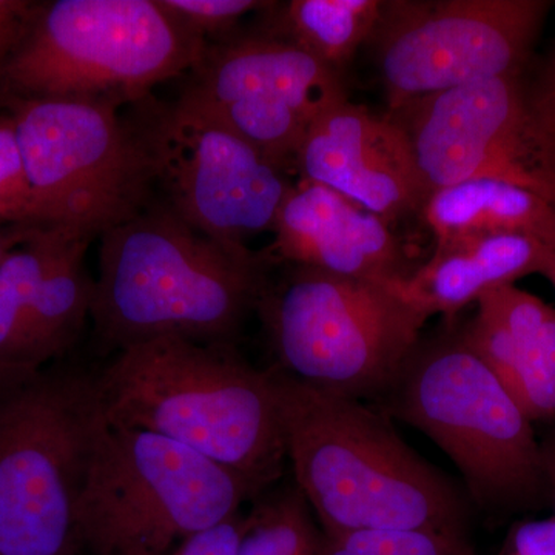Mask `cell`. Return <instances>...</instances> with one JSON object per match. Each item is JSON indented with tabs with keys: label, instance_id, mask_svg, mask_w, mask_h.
<instances>
[{
	"label": "cell",
	"instance_id": "cell-7",
	"mask_svg": "<svg viewBox=\"0 0 555 555\" xmlns=\"http://www.w3.org/2000/svg\"><path fill=\"white\" fill-rule=\"evenodd\" d=\"M258 492L240 474L177 441L108 425L76 507L80 550L169 553L235 517Z\"/></svg>",
	"mask_w": 555,
	"mask_h": 555
},
{
	"label": "cell",
	"instance_id": "cell-16",
	"mask_svg": "<svg viewBox=\"0 0 555 555\" xmlns=\"http://www.w3.org/2000/svg\"><path fill=\"white\" fill-rule=\"evenodd\" d=\"M460 335L532 423L555 418L554 308L517 286L499 288L477 302Z\"/></svg>",
	"mask_w": 555,
	"mask_h": 555
},
{
	"label": "cell",
	"instance_id": "cell-10",
	"mask_svg": "<svg viewBox=\"0 0 555 555\" xmlns=\"http://www.w3.org/2000/svg\"><path fill=\"white\" fill-rule=\"evenodd\" d=\"M551 7L543 0H385L367 46L387 113L478 80L524 75Z\"/></svg>",
	"mask_w": 555,
	"mask_h": 555
},
{
	"label": "cell",
	"instance_id": "cell-11",
	"mask_svg": "<svg viewBox=\"0 0 555 555\" xmlns=\"http://www.w3.org/2000/svg\"><path fill=\"white\" fill-rule=\"evenodd\" d=\"M131 124L166 206L208 238L246 246L273 229L292 184L281 167L208 109L145 98Z\"/></svg>",
	"mask_w": 555,
	"mask_h": 555
},
{
	"label": "cell",
	"instance_id": "cell-2",
	"mask_svg": "<svg viewBox=\"0 0 555 555\" xmlns=\"http://www.w3.org/2000/svg\"><path fill=\"white\" fill-rule=\"evenodd\" d=\"M286 455L324 534L430 529L465 535L467 506L385 416L270 367Z\"/></svg>",
	"mask_w": 555,
	"mask_h": 555
},
{
	"label": "cell",
	"instance_id": "cell-30",
	"mask_svg": "<svg viewBox=\"0 0 555 555\" xmlns=\"http://www.w3.org/2000/svg\"><path fill=\"white\" fill-rule=\"evenodd\" d=\"M28 228H0V266L14 247L24 240Z\"/></svg>",
	"mask_w": 555,
	"mask_h": 555
},
{
	"label": "cell",
	"instance_id": "cell-4",
	"mask_svg": "<svg viewBox=\"0 0 555 555\" xmlns=\"http://www.w3.org/2000/svg\"><path fill=\"white\" fill-rule=\"evenodd\" d=\"M107 427L98 372H0V555H82L76 507Z\"/></svg>",
	"mask_w": 555,
	"mask_h": 555
},
{
	"label": "cell",
	"instance_id": "cell-21",
	"mask_svg": "<svg viewBox=\"0 0 555 555\" xmlns=\"http://www.w3.org/2000/svg\"><path fill=\"white\" fill-rule=\"evenodd\" d=\"M321 535L305 496L287 488L248 514L236 555H318Z\"/></svg>",
	"mask_w": 555,
	"mask_h": 555
},
{
	"label": "cell",
	"instance_id": "cell-13",
	"mask_svg": "<svg viewBox=\"0 0 555 555\" xmlns=\"http://www.w3.org/2000/svg\"><path fill=\"white\" fill-rule=\"evenodd\" d=\"M181 98L195 102L284 169L313 120L346 100L343 75L269 36L210 43Z\"/></svg>",
	"mask_w": 555,
	"mask_h": 555
},
{
	"label": "cell",
	"instance_id": "cell-25",
	"mask_svg": "<svg viewBox=\"0 0 555 555\" xmlns=\"http://www.w3.org/2000/svg\"><path fill=\"white\" fill-rule=\"evenodd\" d=\"M246 526L247 516L240 513L217 528L185 540L169 553L155 555H236Z\"/></svg>",
	"mask_w": 555,
	"mask_h": 555
},
{
	"label": "cell",
	"instance_id": "cell-1",
	"mask_svg": "<svg viewBox=\"0 0 555 555\" xmlns=\"http://www.w3.org/2000/svg\"><path fill=\"white\" fill-rule=\"evenodd\" d=\"M268 255L208 238L153 201L101 236L94 334L112 352L163 337L229 343L258 308Z\"/></svg>",
	"mask_w": 555,
	"mask_h": 555
},
{
	"label": "cell",
	"instance_id": "cell-19",
	"mask_svg": "<svg viewBox=\"0 0 555 555\" xmlns=\"http://www.w3.org/2000/svg\"><path fill=\"white\" fill-rule=\"evenodd\" d=\"M385 0H291L259 11L261 35L291 43L343 75L377 28Z\"/></svg>",
	"mask_w": 555,
	"mask_h": 555
},
{
	"label": "cell",
	"instance_id": "cell-29",
	"mask_svg": "<svg viewBox=\"0 0 555 555\" xmlns=\"http://www.w3.org/2000/svg\"><path fill=\"white\" fill-rule=\"evenodd\" d=\"M540 447H542L547 491H550V496L555 507V429L540 443Z\"/></svg>",
	"mask_w": 555,
	"mask_h": 555
},
{
	"label": "cell",
	"instance_id": "cell-6",
	"mask_svg": "<svg viewBox=\"0 0 555 555\" xmlns=\"http://www.w3.org/2000/svg\"><path fill=\"white\" fill-rule=\"evenodd\" d=\"M386 397L454 462L478 505L525 509L550 495L532 420L460 331L420 341Z\"/></svg>",
	"mask_w": 555,
	"mask_h": 555
},
{
	"label": "cell",
	"instance_id": "cell-5",
	"mask_svg": "<svg viewBox=\"0 0 555 555\" xmlns=\"http://www.w3.org/2000/svg\"><path fill=\"white\" fill-rule=\"evenodd\" d=\"M208 43L159 0H54L0 67L5 101L138 104L192 72Z\"/></svg>",
	"mask_w": 555,
	"mask_h": 555
},
{
	"label": "cell",
	"instance_id": "cell-14",
	"mask_svg": "<svg viewBox=\"0 0 555 555\" xmlns=\"http://www.w3.org/2000/svg\"><path fill=\"white\" fill-rule=\"evenodd\" d=\"M295 164L305 181L334 190L392 228L401 219L420 217L427 199L400 124L349 98L313 120Z\"/></svg>",
	"mask_w": 555,
	"mask_h": 555
},
{
	"label": "cell",
	"instance_id": "cell-9",
	"mask_svg": "<svg viewBox=\"0 0 555 555\" xmlns=\"http://www.w3.org/2000/svg\"><path fill=\"white\" fill-rule=\"evenodd\" d=\"M3 105L16 129L36 225L93 241L152 206V163L118 108L73 101Z\"/></svg>",
	"mask_w": 555,
	"mask_h": 555
},
{
	"label": "cell",
	"instance_id": "cell-20",
	"mask_svg": "<svg viewBox=\"0 0 555 555\" xmlns=\"http://www.w3.org/2000/svg\"><path fill=\"white\" fill-rule=\"evenodd\" d=\"M68 230L33 225L0 266V372L16 371L40 284Z\"/></svg>",
	"mask_w": 555,
	"mask_h": 555
},
{
	"label": "cell",
	"instance_id": "cell-22",
	"mask_svg": "<svg viewBox=\"0 0 555 555\" xmlns=\"http://www.w3.org/2000/svg\"><path fill=\"white\" fill-rule=\"evenodd\" d=\"M318 555H476L466 537L430 529H364L321 535ZM499 555H503L500 553Z\"/></svg>",
	"mask_w": 555,
	"mask_h": 555
},
{
	"label": "cell",
	"instance_id": "cell-23",
	"mask_svg": "<svg viewBox=\"0 0 555 555\" xmlns=\"http://www.w3.org/2000/svg\"><path fill=\"white\" fill-rule=\"evenodd\" d=\"M36 225L35 203L16 129L9 112L0 115V228Z\"/></svg>",
	"mask_w": 555,
	"mask_h": 555
},
{
	"label": "cell",
	"instance_id": "cell-12",
	"mask_svg": "<svg viewBox=\"0 0 555 555\" xmlns=\"http://www.w3.org/2000/svg\"><path fill=\"white\" fill-rule=\"evenodd\" d=\"M404 130L426 198L495 179L555 204V130L524 75L478 80L386 113Z\"/></svg>",
	"mask_w": 555,
	"mask_h": 555
},
{
	"label": "cell",
	"instance_id": "cell-28",
	"mask_svg": "<svg viewBox=\"0 0 555 555\" xmlns=\"http://www.w3.org/2000/svg\"><path fill=\"white\" fill-rule=\"evenodd\" d=\"M534 82L537 100L551 126L555 130V50L543 68L542 75Z\"/></svg>",
	"mask_w": 555,
	"mask_h": 555
},
{
	"label": "cell",
	"instance_id": "cell-26",
	"mask_svg": "<svg viewBox=\"0 0 555 555\" xmlns=\"http://www.w3.org/2000/svg\"><path fill=\"white\" fill-rule=\"evenodd\" d=\"M36 7L27 0H0V67L24 38Z\"/></svg>",
	"mask_w": 555,
	"mask_h": 555
},
{
	"label": "cell",
	"instance_id": "cell-31",
	"mask_svg": "<svg viewBox=\"0 0 555 555\" xmlns=\"http://www.w3.org/2000/svg\"><path fill=\"white\" fill-rule=\"evenodd\" d=\"M551 284H553V286L555 287V268H554V275H553V280H551Z\"/></svg>",
	"mask_w": 555,
	"mask_h": 555
},
{
	"label": "cell",
	"instance_id": "cell-8",
	"mask_svg": "<svg viewBox=\"0 0 555 555\" xmlns=\"http://www.w3.org/2000/svg\"><path fill=\"white\" fill-rule=\"evenodd\" d=\"M258 312L288 377L356 398L383 397L397 382L426 321L398 286L286 264Z\"/></svg>",
	"mask_w": 555,
	"mask_h": 555
},
{
	"label": "cell",
	"instance_id": "cell-3",
	"mask_svg": "<svg viewBox=\"0 0 555 555\" xmlns=\"http://www.w3.org/2000/svg\"><path fill=\"white\" fill-rule=\"evenodd\" d=\"M108 425L177 441L250 481L258 491L286 459L272 371L229 343L163 337L115 352L98 372Z\"/></svg>",
	"mask_w": 555,
	"mask_h": 555
},
{
	"label": "cell",
	"instance_id": "cell-17",
	"mask_svg": "<svg viewBox=\"0 0 555 555\" xmlns=\"http://www.w3.org/2000/svg\"><path fill=\"white\" fill-rule=\"evenodd\" d=\"M555 248L531 236L459 241L434 248L398 291L427 318H454L486 295L529 275L553 280Z\"/></svg>",
	"mask_w": 555,
	"mask_h": 555
},
{
	"label": "cell",
	"instance_id": "cell-18",
	"mask_svg": "<svg viewBox=\"0 0 555 555\" xmlns=\"http://www.w3.org/2000/svg\"><path fill=\"white\" fill-rule=\"evenodd\" d=\"M420 218L436 247L489 236L521 235L555 248V204L495 179H470L437 190Z\"/></svg>",
	"mask_w": 555,
	"mask_h": 555
},
{
	"label": "cell",
	"instance_id": "cell-15",
	"mask_svg": "<svg viewBox=\"0 0 555 555\" xmlns=\"http://www.w3.org/2000/svg\"><path fill=\"white\" fill-rule=\"evenodd\" d=\"M268 257L332 275L400 286L415 269L392 225L315 182L292 185Z\"/></svg>",
	"mask_w": 555,
	"mask_h": 555
},
{
	"label": "cell",
	"instance_id": "cell-27",
	"mask_svg": "<svg viewBox=\"0 0 555 555\" xmlns=\"http://www.w3.org/2000/svg\"><path fill=\"white\" fill-rule=\"evenodd\" d=\"M503 555H555V518L521 525L507 540Z\"/></svg>",
	"mask_w": 555,
	"mask_h": 555
},
{
	"label": "cell",
	"instance_id": "cell-24",
	"mask_svg": "<svg viewBox=\"0 0 555 555\" xmlns=\"http://www.w3.org/2000/svg\"><path fill=\"white\" fill-rule=\"evenodd\" d=\"M160 7L169 11L190 31L210 43L224 42L233 38V30L243 17L259 13L269 2L261 0H159Z\"/></svg>",
	"mask_w": 555,
	"mask_h": 555
}]
</instances>
